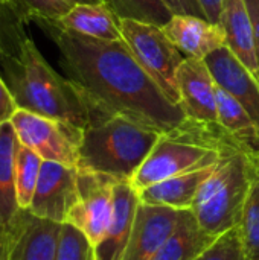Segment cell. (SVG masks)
<instances>
[{"mask_svg": "<svg viewBox=\"0 0 259 260\" xmlns=\"http://www.w3.org/2000/svg\"><path fill=\"white\" fill-rule=\"evenodd\" d=\"M34 23L60 50V64L90 108V122L125 116L168 133L186 120L182 107L168 101L122 40H99L60 27L53 20Z\"/></svg>", "mask_w": 259, "mask_h": 260, "instance_id": "1", "label": "cell"}, {"mask_svg": "<svg viewBox=\"0 0 259 260\" xmlns=\"http://www.w3.org/2000/svg\"><path fill=\"white\" fill-rule=\"evenodd\" d=\"M0 69L20 110L81 129L90 125V108L84 94L75 82L53 70L32 38L17 58L6 61Z\"/></svg>", "mask_w": 259, "mask_h": 260, "instance_id": "2", "label": "cell"}, {"mask_svg": "<svg viewBox=\"0 0 259 260\" xmlns=\"http://www.w3.org/2000/svg\"><path fill=\"white\" fill-rule=\"evenodd\" d=\"M162 133L125 116L95 119L84 129L79 169L131 180Z\"/></svg>", "mask_w": 259, "mask_h": 260, "instance_id": "3", "label": "cell"}, {"mask_svg": "<svg viewBox=\"0 0 259 260\" xmlns=\"http://www.w3.org/2000/svg\"><path fill=\"white\" fill-rule=\"evenodd\" d=\"M258 165V157L243 148L234 146L223 154L191 207L206 233L220 238L240 227Z\"/></svg>", "mask_w": 259, "mask_h": 260, "instance_id": "4", "label": "cell"}, {"mask_svg": "<svg viewBox=\"0 0 259 260\" xmlns=\"http://www.w3.org/2000/svg\"><path fill=\"white\" fill-rule=\"evenodd\" d=\"M124 41L140 67L172 104L180 107L177 72L185 55L166 37L162 27L134 20H119Z\"/></svg>", "mask_w": 259, "mask_h": 260, "instance_id": "5", "label": "cell"}, {"mask_svg": "<svg viewBox=\"0 0 259 260\" xmlns=\"http://www.w3.org/2000/svg\"><path fill=\"white\" fill-rule=\"evenodd\" d=\"M11 125L18 142L38 154L44 161L78 168L84 129L20 108L12 116Z\"/></svg>", "mask_w": 259, "mask_h": 260, "instance_id": "6", "label": "cell"}, {"mask_svg": "<svg viewBox=\"0 0 259 260\" xmlns=\"http://www.w3.org/2000/svg\"><path fill=\"white\" fill-rule=\"evenodd\" d=\"M116 178L78 168V201L67 222L81 230L95 248L105 236L113 210Z\"/></svg>", "mask_w": 259, "mask_h": 260, "instance_id": "7", "label": "cell"}, {"mask_svg": "<svg viewBox=\"0 0 259 260\" xmlns=\"http://www.w3.org/2000/svg\"><path fill=\"white\" fill-rule=\"evenodd\" d=\"M78 201V168L55 161L41 165L29 212L41 219L64 224Z\"/></svg>", "mask_w": 259, "mask_h": 260, "instance_id": "8", "label": "cell"}, {"mask_svg": "<svg viewBox=\"0 0 259 260\" xmlns=\"http://www.w3.org/2000/svg\"><path fill=\"white\" fill-rule=\"evenodd\" d=\"M63 224L20 209L8 229V260H56Z\"/></svg>", "mask_w": 259, "mask_h": 260, "instance_id": "9", "label": "cell"}, {"mask_svg": "<svg viewBox=\"0 0 259 260\" xmlns=\"http://www.w3.org/2000/svg\"><path fill=\"white\" fill-rule=\"evenodd\" d=\"M180 210L139 203L124 260H151L172 235Z\"/></svg>", "mask_w": 259, "mask_h": 260, "instance_id": "10", "label": "cell"}, {"mask_svg": "<svg viewBox=\"0 0 259 260\" xmlns=\"http://www.w3.org/2000/svg\"><path fill=\"white\" fill-rule=\"evenodd\" d=\"M177 84L180 107L188 119L202 123H218L215 79L205 59L185 58L179 72Z\"/></svg>", "mask_w": 259, "mask_h": 260, "instance_id": "11", "label": "cell"}, {"mask_svg": "<svg viewBox=\"0 0 259 260\" xmlns=\"http://www.w3.org/2000/svg\"><path fill=\"white\" fill-rule=\"evenodd\" d=\"M139 203V192L131 180H116L110 225L104 239L93 248L96 260H124Z\"/></svg>", "mask_w": 259, "mask_h": 260, "instance_id": "12", "label": "cell"}, {"mask_svg": "<svg viewBox=\"0 0 259 260\" xmlns=\"http://www.w3.org/2000/svg\"><path fill=\"white\" fill-rule=\"evenodd\" d=\"M205 62L208 64L215 82L243 104L259 131L258 78L246 69L227 46L211 53Z\"/></svg>", "mask_w": 259, "mask_h": 260, "instance_id": "13", "label": "cell"}, {"mask_svg": "<svg viewBox=\"0 0 259 260\" xmlns=\"http://www.w3.org/2000/svg\"><path fill=\"white\" fill-rule=\"evenodd\" d=\"M162 29L186 58L206 59L211 53L226 46L223 26L205 17L176 14Z\"/></svg>", "mask_w": 259, "mask_h": 260, "instance_id": "14", "label": "cell"}, {"mask_svg": "<svg viewBox=\"0 0 259 260\" xmlns=\"http://www.w3.org/2000/svg\"><path fill=\"white\" fill-rule=\"evenodd\" d=\"M220 24L226 32V46L258 78L255 30L246 0H224Z\"/></svg>", "mask_w": 259, "mask_h": 260, "instance_id": "15", "label": "cell"}, {"mask_svg": "<svg viewBox=\"0 0 259 260\" xmlns=\"http://www.w3.org/2000/svg\"><path fill=\"white\" fill-rule=\"evenodd\" d=\"M218 163L192 169L157 184H153L150 187L140 189L137 190L139 200L147 204L168 206L177 210L191 209L202 184L211 177Z\"/></svg>", "mask_w": 259, "mask_h": 260, "instance_id": "16", "label": "cell"}, {"mask_svg": "<svg viewBox=\"0 0 259 260\" xmlns=\"http://www.w3.org/2000/svg\"><path fill=\"white\" fill-rule=\"evenodd\" d=\"M217 239L202 229L191 209H183L172 235L151 260H198Z\"/></svg>", "mask_w": 259, "mask_h": 260, "instance_id": "17", "label": "cell"}, {"mask_svg": "<svg viewBox=\"0 0 259 260\" xmlns=\"http://www.w3.org/2000/svg\"><path fill=\"white\" fill-rule=\"evenodd\" d=\"M60 27L99 40H122L119 18L107 3L73 5V8L58 20Z\"/></svg>", "mask_w": 259, "mask_h": 260, "instance_id": "18", "label": "cell"}, {"mask_svg": "<svg viewBox=\"0 0 259 260\" xmlns=\"http://www.w3.org/2000/svg\"><path fill=\"white\" fill-rule=\"evenodd\" d=\"M218 125L247 152L259 158V131L243 104L227 90L215 85Z\"/></svg>", "mask_w": 259, "mask_h": 260, "instance_id": "19", "label": "cell"}, {"mask_svg": "<svg viewBox=\"0 0 259 260\" xmlns=\"http://www.w3.org/2000/svg\"><path fill=\"white\" fill-rule=\"evenodd\" d=\"M18 139L11 122L0 125V225H8L20 210L15 192V151Z\"/></svg>", "mask_w": 259, "mask_h": 260, "instance_id": "20", "label": "cell"}, {"mask_svg": "<svg viewBox=\"0 0 259 260\" xmlns=\"http://www.w3.org/2000/svg\"><path fill=\"white\" fill-rule=\"evenodd\" d=\"M29 23L18 0H0V67L21 53L31 38L26 32Z\"/></svg>", "mask_w": 259, "mask_h": 260, "instance_id": "21", "label": "cell"}, {"mask_svg": "<svg viewBox=\"0 0 259 260\" xmlns=\"http://www.w3.org/2000/svg\"><path fill=\"white\" fill-rule=\"evenodd\" d=\"M41 165H43V158L38 154H35L32 149L26 148L18 142L15 151L14 175H15L17 203L20 209H29L32 203Z\"/></svg>", "mask_w": 259, "mask_h": 260, "instance_id": "22", "label": "cell"}, {"mask_svg": "<svg viewBox=\"0 0 259 260\" xmlns=\"http://www.w3.org/2000/svg\"><path fill=\"white\" fill-rule=\"evenodd\" d=\"M107 5L119 20H134L159 27H163L174 15L163 0H108Z\"/></svg>", "mask_w": 259, "mask_h": 260, "instance_id": "23", "label": "cell"}, {"mask_svg": "<svg viewBox=\"0 0 259 260\" xmlns=\"http://www.w3.org/2000/svg\"><path fill=\"white\" fill-rule=\"evenodd\" d=\"M247 257H259V165L240 224Z\"/></svg>", "mask_w": 259, "mask_h": 260, "instance_id": "24", "label": "cell"}, {"mask_svg": "<svg viewBox=\"0 0 259 260\" xmlns=\"http://www.w3.org/2000/svg\"><path fill=\"white\" fill-rule=\"evenodd\" d=\"M95 250L85 235L75 225L64 222L61 227L56 260H92Z\"/></svg>", "mask_w": 259, "mask_h": 260, "instance_id": "25", "label": "cell"}, {"mask_svg": "<svg viewBox=\"0 0 259 260\" xmlns=\"http://www.w3.org/2000/svg\"><path fill=\"white\" fill-rule=\"evenodd\" d=\"M241 230L235 227L220 236L200 260H247Z\"/></svg>", "mask_w": 259, "mask_h": 260, "instance_id": "26", "label": "cell"}, {"mask_svg": "<svg viewBox=\"0 0 259 260\" xmlns=\"http://www.w3.org/2000/svg\"><path fill=\"white\" fill-rule=\"evenodd\" d=\"M31 21L58 20L66 15L73 3L70 0H18Z\"/></svg>", "mask_w": 259, "mask_h": 260, "instance_id": "27", "label": "cell"}, {"mask_svg": "<svg viewBox=\"0 0 259 260\" xmlns=\"http://www.w3.org/2000/svg\"><path fill=\"white\" fill-rule=\"evenodd\" d=\"M17 110H18V107L15 104V99H14L11 90L8 88L5 79L0 75V125L11 122V119Z\"/></svg>", "mask_w": 259, "mask_h": 260, "instance_id": "28", "label": "cell"}, {"mask_svg": "<svg viewBox=\"0 0 259 260\" xmlns=\"http://www.w3.org/2000/svg\"><path fill=\"white\" fill-rule=\"evenodd\" d=\"M166 6L172 11V14L179 15H197L205 17V12L202 9V5L198 0H163ZM206 18V17H205Z\"/></svg>", "mask_w": 259, "mask_h": 260, "instance_id": "29", "label": "cell"}, {"mask_svg": "<svg viewBox=\"0 0 259 260\" xmlns=\"http://www.w3.org/2000/svg\"><path fill=\"white\" fill-rule=\"evenodd\" d=\"M224 0H198L202 5V9L205 12V17L212 23H220L221 8Z\"/></svg>", "mask_w": 259, "mask_h": 260, "instance_id": "30", "label": "cell"}, {"mask_svg": "<svg viewBox=\"0 0 259 260\" xmlns=\"http://www.w3.org/2000/svg\"><path fill=\"white\" fill-rule=\"evenodd\" d=\"M252 23H253V30H255V44H256V58H258V69H259V0H246ZM258 81H259V70H258Z\"/></svg>", "mask_w": 259, "mask_h": 260, "instance_id": "31", "label": "cell"}, {"mask_svg": "<svg viewBox=\"0 0 259 260\" xmlns=\"http://www.w3.org/2000/svg\"><path fill=\"white\" fill-rule=\"evenodd\" d=\"M0 260H8V229L0 225Z\"/></svg>", "mask_w": 259, "mask_h": 260, "instance_id": "32", "label": "cell"}, {"mask_svg": "<svg viewBox=\"0 0 259 260\" xmlns=\"http://www.w3.org/2000/svg\"><path fill=\"white\" fill-rule=\"evenodd\" d=\"M73 5H98V3H107L108 0H70Z\"/></svg>", "mask_w": 259, "mask_h": 260, "instance_id": "33", "label": "cell"}, {"mask_svg": "<svg viewBox=\"0 0 259 260\" xmlns=\"http://www.w3.org/2000/svg\"><path fill=\"white\" fill-rule=\"evenodd\" d=\"M247 260H259V257H250V259H247Z\"/></svg>", "mask_w": 259, "mask_h": 260, "instance_id": "34", "label": "cell"}, {"mask_svg": "<svg viewBox=\"0 0 259 260\" xmlns=\"http://www.w3.org/2000/svg\"><path fill=\"white\" fill-rule=\"evenodd\" d=\"M92 260H96V257H95V253H93V256H92Z\"/></svg>", "mask_w": 259, "mask_h": 260, "instance_id": "35", "label": "cell"}, {"mask_svg": "<svg viewBox=\"0 0 259 260\" xmlns=\"http://www.w3.org/2000/svg\"><path fill=\"white\" fill-rule=\"evenodd\" d=\"M198 260H200V259H198Z\"/></svg>", "mask_w": 259, "mask_h": 260, "instance_id": "36", "label": "cell"}]
</instances>
